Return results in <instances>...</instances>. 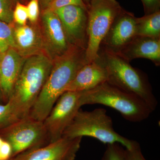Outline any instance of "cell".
<instances>
[{
  "mask_svg": "<svg viewBox=\"0 0 160 160\" xmlns=\"http://www.w3.org/2000/svg\"><path fill=\"white\" fill-rule=\"evenodd\" d=\"M87 63L86 50L73 45L65 53L57 56L28 117L43 122L79 69Z\"/></svg>",
  "mask_w": 160,
  "mask_h": 160,
  "instance_id": "obj_1",
  "label": "cell"
},
{
  "mask_svg": "<svg viewBox=\"0 0 160 160\" xmlns=\"http://www.w3.org/2000/svg\"><path fill=\"white\" fill-rule=\"evenodd\" d=\"M52 64L53 61L44 52L26 58L8 101L10 124L29 116Z\"/></svg>",
  "mask_w": 160,
  "mask_h": 160,
  "instance_id": "obj_2",
  "label": "cell"
},
{
  "mask_svg": "<svg viewBox=\"0 0 160 160\" xmlns=\"http://www.w3.org/2000/svg\"><path fill=\"white\" fill-rule=\"evenodd\" d=\"M81 106L100 104L119 112L125 119L139 122L149 117L154 110L139 97L109 84L103 83L97 87L82 92Z\"/></svg>",
  "mask_w": 160,
  "mask_h": 160,
  "instance_id": "obj_3",
  "label": "cell"
},
{
  "mask_svg": "<svg viewBox=\"0 0 160 160\" xmlns=\"http://www.w3.org/2000/svg\"><path fill=\"white\" fill-rule=\"evenodd\" d=\"M106 68L109 84L134 93L155 110L158 102L147 77L117 53L101 48L97 59Z\"/></svg>",
  "mask_w": 160,
  "mask_h": 160,
  "instance_id": "obj_4",
  "label": "cell"
},
{
  "mask_svg": "<svg viewBox=\"0 0 160 160\" xmlns=\"http://www.w3.org/2000/svg\"><path fill=\"white\" fill-rule=\"evenodd\" d=\"M84 136L94 138L107 145L119 143L126 149H131L135 142L115 131L112 119L103 108L91 111L80 109L62 135V137L71 138Z\"/></svg>",
  "mask_w": 160,
  "mask_h": 160,
  "instance_id": "obj_5",
  "label": "cell"
},
{
  "mask_svg": "<svg viewBox=\"0 0 160 160\" xmlns=\"http://www.w3.org/2000/svg\"><path fill=\"white\" fill-rule=\"evenodd\" d=\"M88 13V63L98 58L101 44L113 21L123 8L117 0H91L86 6Z\"/></svg>",
  "mask_w": 160,
  "mask_h": 160,
  "instance_id": "obj_6",
  "label": "cell"
},
{
  "mask_svg": "<svg viewBox=\"0 0 160 160\" xmlns=\"http://www.w3.org/2000/svg\"><path fill=\"white\" fill-rule=\"evenodd\" d=\"M0 131L2 135L1 137L11 146V158L50 143L43 122L29 117L12 123Z\"/></svg>",
  "mask_w": 160,
  "mask_h": 160,
  "instance_id": "obj_7",
  "label": "cell"
},
{
  "mask_svg": "<svg viewBox=\"0 0 160 160\" xmlns=\"http://www.w3.org/2000/svg\"><path fill=\"white\" fill-rule=\"evenodd\" d=\"M82 92L66 91L57 101L43 121L50 143L62 137L63 132L73 119L82 106Z\"/></svg>",
  "mask_w": 160,
  "mask_h": 160,
  "instance_id": "obj_8",
  "label": "cell"
},
{
  "mask_svg": "<svg viewBox=\"0 0 160 160\" xmlns=\"http://www.w3.org/2000/svg\"><path fill=\"white\" fill-rule=\"evenodd\" d=\"M54 11L62 23L69 44L86 50L88 43L87 9L79 6H69Z\"/></svg>",
  "mask_w": 160,
  "mask_h": 160,
  "instance_id": "obj_9",
  "label": "cell"
},
{
  "mask_svg": "<svg viewBox=\"0 0 160 160\" xmlns=\"http://www.w3.org/2000/svg\"><path fill=\"white\" fill-rule=\"evenodd\" d=\"M82 137H62L40 148L24 152L9 160H74Z\"/></svg>",
  "mask_w": 160,
  "mask_h": 160,
  "instance_id": "obj_10",
  "label": "cell"
},
{
  "mask_svg": "<svg viewBox=\"0 0 160 160\" xmlns=\"http://www.w3.org/2000/svg\"><path fill=\"white\" fill-rule=\"evenodd\" d=\"M136 19L133 13L122 9L112 24L100 48L118 52L136 36Z\"/></svg>",
  "mask_w": 160,
  "mask_h": 160,
  "instance_id": "obj_11",
  "label": "cell"
},
{
  "mask_svg": "<svg viewBox=\"0 0 160 160\" xmlns=\"http://www.w3.org/2000/svg\"><path fill=\"white\" fill-rule=\"evenodd\" d=\"M25 59L12 48L2 54L0 59V91L6 103L10 97Z\"/></svg>",
  "mask_w": 160,
  "mask_h": 160,
  "instance_id": "obj_12",
  "label": "cell"
},
{
  "mask_svg": "<svg viewBox=\"0 0 160 160\" xmlns=\"http://www.w3.org/2000/svg\"><path fill=\"white\" fill-rule=\"evenodd\" d=\"M42 19L47 46L56 57L63 54L71 45L68 42L58 17L54 11L46 9L42 13Z\"/></svg>",
  "mask_w": 160,
  "mask_h": 160,
  "instance_id": "obj_13",
  "label": "cell"
},
{
  "mask_svg": "<svg viewBox=\"0 0 160 160\" xmlns=\"http://www.w3.org/2000/svg\"><path fill=\"white\" fill-rule=\"evenodd\" d=\"M107 70L98 60L85 64L79 69L65 92L90 90L107 82Z\"/></svg>",
  "mask_w": 160,
  "mask_h": 160,
  "instance_id": "obj_14",
  "label": "cell"
},
{
  "mask_svg": "<svg viewBox=\"0 0 160 160\" xmlns=\"http://www.w3.org/2000/svg\"><path fill=\"white\" fill-rule=\"evenodd\" d=\"M116 53L129 62L135 59L143 58L150 60L156 66H160V38L136 36Z\"/></svg>",
  "mask_w": 160,
  "mask_h": 160,
  "instance_id": "obj_15",
  "label": "cell"
},
{
  "mask_svg": "<svg viewBox=\"0 0 160 160\" xmlns=\"http://www.w3.org/2000/svg\"><path fill=\"white\" fill-rule=\"evenodd\" d=\"M15 50L22 57H29L42 52L44 43L36 28L26 25L13 28Z\"/></svg>",
  "mask_w": 160,
  "mask_h": 160,
  "instance_id": "obj_16",
  "label": "cell"
},
{
  "mask_svg": "<svg viewBox=\"0 0 160 160\" xmlns=\"http://www.w3.org/2000/svg\"><path fill=\"white\" fill-rule=\"evenodd\" d=\"M136 35L160 38V11L137 18Z\"/></svg>",
  "mask_w": 160,
  "mask_h": 160,
  "instance_id": "obj_17",
  "label": "cell"
},
{
  "mask_svg": "<svg viewBox=\"0 0 160 160\" xmlns=\"http://www.w3.org/2000/svg\"><path fill=\"white\" fill-rule=\"evenodd\" d=\"M10 25L0 21V52L2 54L10 48L15 49L13 28Z\"/></svg>",
  "mask_w": 160,
  "mask_h": 160,
  "instance_id": "obj_18",
  "label": "cell"
},
{
  "mask_svg": "<svg viewBox=\"0 0 160 160\" xmlns=\"http://www.w3.org/2000/svg\"><path fill=\"white\" fill-rule=\"evenodd\" d=\"M125 149L119 143L107 145L102 160H124Z\"/></svg>",
  "mask_w": 160,
  "mask_h": 160,
  "instance_id": "obj_19",
  "label": "cell"
},
{
  "mask_svg": "<svg viewBox=\"0 0 160 160\" xmlns=\"http://www.w3.org/2000/svg\"><path fill=\"white\" fill-rule=\"evenodd\" d=\"M11 0H0V21L11 24L13 22Z\"/></svg>",
  "mask_w": 160,
  "mask_h": 160,
  "instance_id": "obj_20",
  "label": "cell"
},
{
  "mask_svg": "<svg viewBox=\"0 0 160 160\" xmlns=\"http://www.w3.org/2000/svg\"><path fill=\"white\" fill-rule=\"evenodd\" d=\"M28 19L26 6L18 2L13 11V20L19 26L26 25Z\"/></svg>",
  "mask_w": 160,
  "mask_h": 160,
  "instance_id": "obj_21",
  "label": "cell"
},
{
  "mask_svg": "<svg viewBox=\"0 0 160 160\" xmlns=\"http://www.w3.org/2000/svg\"><path fill=\"white\" fill-rule=\"evenodd\" d=\"M69 6H79L87 9L83 0H54L47 9L55 11L60 8Z\"/></svg>",
  "mask_w": 160,
  "mask_h": 160,
  "instance_id": "obj_22",
  "label": "cell"
},
{
  "mask_svg": "<svg viewBox=\"0 0 160 160\" xmlns=\"http://www.w3.org/2000/svg\"><path fill=\"white\" fill-rule=\"evenodd\" d=\"M124 160H147L143 156L139 143L135 141L131 149H125Z\"/></svg>",
  "mask_w": 160,
  "mask_h": 160,
  "instance_id": "obj_23",
  "label": "cell"
},
{
  "mask_svg": "<svg viewBox=\"0 0 160 160\" xmlns=\"http://www.w3.org/2000/svg\"><path fill=\"white\" fill-rule=\"evenodd\" d=\"M39 0H30L27 7L28 19L32 23L37 22L39 15Z\"/></svg>",
  "mask_w": 160,
  "mask_h": 160,
  "instance_id": "obj_24",
  "label": "cell"
},
{
  "mask_svg": "<svg viewBox=\"0 0 160 160\" xmlns=\"http://www.w3.org/2000/svg\"><path fill=\"white\" fill-rule=\"evenodd\" d=\"M10 123V106L7 102L4 105H0V130L9 126Z\"/></svg>",
  "mask_w": 160,
  "mask_h": 160,
  "instance_id": "obj_25",
  "label": "cell"
},
{
  "mask_svg": "<svg viewBox=\"0 0 160 160\" xmlns=\"http://www.w3.org/2000/svg\"><path fill=\"white\" fill-rule=\"evenodd\" d=\"M144 7L145 15L160 11V0H141Z\"/></svg>",
  "mask_w": 160,
  "mask_h": 160,
  "instance_id": "obj_26",
  "label": "cell"
},
{
  "mask_svg": "<svg viewBox=\"0 0 160 160\" xmlns=\"http://www.w3.org/2000/svg\"><path fill=\"white\" fill-rule=\"evenodd\" d=\"M12 154V147L8 142L3 140L0 146V160H9Z\"/></svg>",
  "mask_w": 160,
  "mask_h": 160,
  "instance_id": "obj_27",
  "label": "cell"
},
{
  "mask_svg": "<svg viewBox=\"0 0 160 160\" xmlns=\"http://www.w3.org/2000/svg\"><path fill=\"white\" fill-rule=\"evenodd\" d=\"M54 0H39L41 2V5L43 9H46L49 8L50 4Z\"/></svg>",
  "mask_w": 160,
  "mask_h": 160,
  "instance_id": "obj_28",
  "label": "cell"
},
{
  "mask_svg": "<svg viewBox=\"0 0 160 160\" xmlns=\"http://www.w3.org/2000/svg\"><path fill=\"white\" fill-rule=\"evenodd\" d=\"M84 1V3L86 4V6H87V5L89 3V2L91 1V0H83Z\"/></svg>",
  "mask_w": 160,
  "mask_h": 160,
  "instance_id": "obj_29",
  "label": "cell"
},
{
  "mask_svg": "<svg viewBox=\"0 0 160 160\" xmlns=\"http://www.w3.org/2000/svg\"><path fill=\"white\" fill-rule=\"evenodd\" d=\"M3 142V139L2 138H1V137H0V146H1V145H2V143Z\"/></svg>",
  "mask_w": 160,
  "mask_h": 160,
  "instance_id": "obj_30",
  "label": "cell"
},
{
  "mask_svg": "<svg viewBox=\"0 0 160 160\" xmlns=\"http://www.w3.org/2000/svg\"><path fill=\"white\" fill-rule=\"evenodd\" d=\"M2 54L1 53V52H0V59H1V57H2Z\"/></svg>",
  "mask_w": 160,
  "mask_h": 160,
  "instance_id": "obj_31",
  "label": "cell"
}]
</instances>
